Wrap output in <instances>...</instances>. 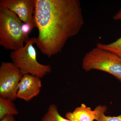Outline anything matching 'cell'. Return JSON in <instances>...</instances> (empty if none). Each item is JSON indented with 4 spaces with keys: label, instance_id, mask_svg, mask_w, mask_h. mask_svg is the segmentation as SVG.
I'll return each mask as SVG.
<instances>
[{
    "label": "cell",
    "instance_id": "9c48e42d",
    "mask_svg": "<svg viewBox=\"0 0 121 121\" xmlns=\"http://www.w3.org/2000/svg\"><path fill=\"white\" fill-rule=\"evenodd\" d=\"M18 114L19 111L13 101L0 97V120L7 115Z\"/></svg>",
    "mask_w": 121,
    "mask_h": 121
},
{
    "label": "cell",
    "instance_id": "2e32d148",
    "mask_svg": "<svg viewBox=\"0 0 121 121\" xmlns=\"http://www.w3.org/2000/svg\"><path fill=\"white\" fill-rule=\"evenodd\" d=\"M113 19L115 20H121V6L119 11L114 16Z\"/></svg>",
    "mask_w": 121,
    "mask_h": 121
},
{
    "label": "cell",
    "instance_id": "5bb4252c",
    "mask_svg": "<svg viewBox=\"0 0 121 121\" xmlns=\"http://www.w3.org/2000/svg\"><path fill=\"white\" fill-rule=\"evenodd\" d=\"M66 118L70 120L71 121H79L76 119L73 115L72 112H68L66 113L65 115Z\"/></svg>",
    "mask_w": 121,
    "mask_h": 121
},
{
    "label": "cell",
    "instance_id": "3957f363",
    "mask_svg": "<svg viewBox=\"0 0 121 121\" xmlns=\"http://www.w3.org/2000/svg\"><path fill=\"white\" fill-rule=\"evenodd\" d=\"M35 43L36 38L29 39L23 48L11 52L10 57L23 75L30 74L41 79L51 73V67L50 65H44L38 62L37 52L34 46Z\"/></svg>",
    "mask_w": 121,
    "mask_h": 121
},
{
    "label": "cell",
    "instance_id": "30bf717a",
    "mask_svg": "<svg viewBox=\"0 0 121 121\" xmlns=\"http://www.w3.org/2000/svg\"><path fill=\"white\" fill-rule=\"evenodd\" d=\"M41 121H71L64 117L60 113L58 107L55 104H51L42 117Z\"/></svg>",
    "mask_w": 121,
    "mask_h": 121
},
{
    "label": "cell",
    "instance_id": "8fae6325",
    "mask_svg": "<svg viewBox=\"0 0 121 121\" xmlns=\"http://www.w3.org/2000/svg\"><path fill=\"white\" fill-rule=\"evenodd\" d=\"M96 47L112 52L121 58V37L111 43L103 44L98 43Z\"/></svg>",
    "mask_w": 121,
    "mask_h": 121
},
{
    "label": "cell",
    "instance_id": "277c9868",
    "mask_svg": "<svg viewBox=\"0 0 121 121\" xmlns=\"http://www.w3.org/2000/svg\"><path fill=\"white\" fill-rule=\"evenodd\" d=\"M82 67L86 72L97 70L113 76L121 82V58L96 47L83 58Z\"/></svg>",
    "mask_w": 121,
    "mask_h": 121
},
{
    "label": "cell",
    "instance_id": "52a82bcc",
    "mask_svg": "<svg viewBox=\"0 0 121 121\" xmlns=\"http://www.w3.org/2000/svg\"><path fill=\"white\" fill-rule=\"evenodd\" d=\"M42 86L40 78L30 74L24 75L19 84L17 98L29 101L39 95Z\"/></svg>",
    "mask_w": 121,
    "mask_h": 121
},
{
    "label": "cell",
    "instance_id": "7c38bea8",
    "mask_svg": "<svg viewBox=\"0 0 121 121\" xmlns=\"http://www.w3.org/2000/svg\"><path fill=\"white\" fill-rule=\"evenodd\" d=\"M98 110L96 120L97 121H121V114L117 117L106 116L105 114L107 107L99 105L96 107Z\"/></svg>",
    "mask_w": 121,
    "mask_h": 121
},
{
    "label": "cell",
    "instance_id": "ba28073f",
    "mask_svg": "<svg viewBox=\"0 0 121 121\" xmlns=\"http://www.w3.org/2000/svg\"><path fill=\"white\" fill-rule=\"evenodd\" d=\"M74 117L79 121H94L96 120L98 110L95 108L92 110L90 107L82 104L72 112Z\"/></svg>",
    "mask_w": 121,
    "mask_h": 121
},
{
    "label": "cell",
    "instance_id": "6da1fadb",
    "mask_svg": "<svg viewBox=\"0 0 121 121\" xmlns=\"http://www.w3.org/2000/svg\"><path fill=\"white\" fill-rule=\"evenodd\" d=\"M34 18L39 34L37 48L48 57L62 50L67 41L76 35L84 23L79 0H35Z\"/></svg>",
    "mask_w": 121,
    "mask_h": 121
},
{
    "label": "cell",
    "instance_id": "7a4b0ae2",
    "mask_svg": "<svg viewBox=\"0 0 121 121\" xmlns=\"http://www.w3.org/2000/svg\"><path fill=\"white\" fill-rule=\"evenodd\" d=\"M23 24L14 13L0 6V45L13 51L23 48L29 39L22 32Z\"/></svg>",
    "mask_w": 121,
    "mask_h": 121
},
{
    "label": "cell",
    "instance_id": "4fadbf2b",
    "mask_svg": "<svg viewBox=\"0 0 121 121\" xmlns=\"http://www.w3.org/2000/svg\"><path fill=\"white\" fill-rule=\"evenodd\" d=\"M22 32L23 33L24 35L28 37L29 34L32 30L33 28L28 24L23 23L22 25Z\"/></svg>",
    "mask_w": 121,
    "mask_h": 121
},
{
    "label": "cell",
    "instance_id": "8992f818",
    "mask_svg": "<svg viewBox=\"0 0 121 121\" xmlns=\"http://www.w3.org/2000/svg\"><path fill=\"white\" fill-rule=\"evenodd\" d=\"M0 6L13 12L23 23L29 25L33 29L36 27L34 18L35 0H0Z\"/></svg>",
    "mask_w": 121,
    "mask_h": 121
},
{
    "label": "cell",
    "instance_id": "9a60e30c",
    "mask_svg": "<svg viewBox=\"0 0 121 121\" xmlns=\"http://www.w3.org/2000/svg\"><path fill=\"white\" fill-rule=\"evenodd\" d=\"M0 121H16L14 116L12 115H7L0 120Z\"/></svg>",
    "mask_w": 121,
    "mask_h": 121
},
{
    "label": "cell",
    "instance_id": "5b68a950",
    "mask_svg": "<svg viewBox=\"0 0 121 121\" xmlns=\"http://www.w3.org/2000/svg\"><path fill=\"white\" fill-rule=\"evenodd\" d=\"M23 75L13 62H3L0 66V97L14 101Z\"/></svg>",
    "mask_w": 121,
    "mask_h": 121
}]
</instances>
